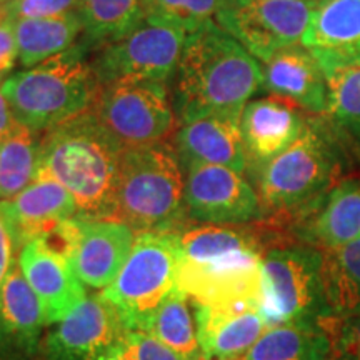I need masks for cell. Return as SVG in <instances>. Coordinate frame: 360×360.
<instances>
[{
    "label": "cell",
    "instance_id": "cell-1",
    "mask_svg": "<svg viewBox=\"0 0 360 360\" xmlns=\"http://www.w3.org/2000/svg\"><path fill=\"white\" fill-rule=\"evenodd\" d=\"M350 155L326 115L310 117L289 148L249 169L262 205L259 224L287 242L283 231L347 179Z\"/></svg>",
    "mask_w": 360,
    "mask_h": 360
},
{
    "label": "cell",
    "instance_id": "cell-2",
    "mask_svg": "<svg viewBox=\"0 0 360 360\" xmlns=\"http://www.w3.org/2000/svg\"><path fill=\"white\" fill-rule=\"evenodd\" d=\"M254 225L199 224L177 229V289L193 305L259 302L267 240L259 225Z\"/></svg>",
    "mask_w": 360,
    "mask_h": 360
},
{
    "label": "cell",
    "instance_id": "cell-3",
    "mask_svg": "<svg viewBox=\"0 0 360 360\" xmlns=\"http://www.w3.org/2000/svg\"><path fill=\"white\" fill-rule=\"evenodd\" d=\"M172 79L179 122L204 115L240 117L264 84L260 62L215 20L188 34Z\"/></svg>",
    "mask_w": 360,
    "mask_h": 360
},
{
    "label": "cell",
    "instance_id": "cell-4",
    "mask_svg": "<svg viewBox=\"0 0 360 360\" xmlns=\"http://www.w3.org/2000/svg\"><path fill=\"white\" fill-rule=\"evenodd\" d=\"M122 150L87 110L42 132L40 170L69 191L79 217L114 219Z\"/></svg>",
    "mask_w": 360,
    "mask_h": 360
},
{
    "label": "cell",
    "instance_id": "cell-5",
    "mask_svg": "<svg viewBox=\"0 0 360 360\" xmlns=\"http://www.w3.org/2000/svg\"><path fill=\"white\" fill-rule=\"evenodd\" d=\"M90 49L79 40L64 53L15 72L0 84L15 120L35 132L90 110L101 84L87 60Z\"/></svg>",
    "mask_w": 360,
    "mask_h": 360
},
{
    "label": "cell",
    "instance_id": "cell-6",
    "mask_svg": "<svg viewBox=\"0 0 360 360\" xmlns=\"http://www.w3.org/2000/svg\"><path fill=\"white\" fill-rule=\"evenodd\" d=\"M167 142L124 148L119 160L114 219L135 232H164L182 227L186 175Z\"/></svg>",
    "mask_w": 360,
    "mask_h": 360
},
{
    "label": "cell",
    "instance_id": "cell-7",
    "mask_svg": "<svg viewBox=\"0 0 360 360\" xmlns=\"http://www.w3.org/2000/svg\"><path fill=\"white\" fill-rule=\"evenodd\" d=\"M323 254L315 247L285 242L267 247L260 267L259 309L267 328L287 323H322L332 334L323 295Z\"/></svg>",
    "mask_w": 360,
    "mask_h": 360
},
{
    "label": "cell",
    "instance_id": "cell-8",
    "mask_svg": "<svg viewBox=\"0 0 360 360\" xmlns=\"http://www.w3.org/2000/svg\"><path fill=\"white\" fill-rule=\"evenodd\" d=\"M177 231L135 233L124 267L102 292L129 330H150L160 304L177 289Z\"/></svg>",
    "mask_w": 360,
    "mask_h": 360
},
{
    "label": "cell",
    "instance_id": "cell-9",
    "mask_svg": "<svg viewBox=\"0 0 360 360\" xmlns=\"http://www.w3.org/2000/svg\"><path fill=\"white\" fill-rule=\"evenodd\" d=\"M90 112L122 148L165 142L177 124L167 82L154 79L102 84Z\"/></svg>",
    "mask_w": 360,
    "mask_h": 360
},
{
    "label": "cell",
    "instance_id": "cell-10",
    "mask_svg": "<svg viewBox=\"0 0 360 360\" xmlns=\"http://www.w3.org/2000/svg\"><path fill=\"white\" fill-rule=\"evenodd\" d=\"M314 0H222L215 22L259 62L302 42Z\"/></svg>",
    "mask_w": 360,
    "mask_h": 360
},
{
    "label": "cell",
    "instance_id": "cell-11",
    "mask_svg": "<svg viewBox=\"0 0 360 360\" xmlns=\"http://www.w3.org/2000/svg\"><path fill=\"white\" fill-rule=\"evenodd\" d=\"M187 39L179 27L143 19L122 39L98 49L90 65L101 85L117 79L167 82L177 72Z\"/></svg>",
    "mask_w": 360,
    "mask_h": 360
},
{
    "label": "cell",
    "instance_id": "cell-12",
    "mask_svg": "<svg viewBox=\"0 0 360 360\" xmlns=\"http://www.w3.org/2000/svg\"><path fill=\"white\" fill-rule=\"evenodd\" d=\"M53 326L44 342L45 360H117L129 334L119 310L103 295L85 297Z\"/></svg>",
    "mask_w": 360,
    "mask_h": 360
},
{
    "label": "cell",
    "instance_id": "cell-13",
    "mask_svg": "<svg viewBox=\"0 0 360 360\" xmlns=\"http://www.w3.org/2000/svg\"><path fill=\"white\" fill-rule=\"evenodd\" d=\"M186 214L197 224L250 225L262 220L259 193L244 177L224 165L186 170Z\"/></svg>",
    "mask_w": 360,
    "mask_h": 360
},
{
    "label": "cell",
    "instance_id": "cell-14",
    "mask_svg": "<svg viewBox=\"0 0 360 360\" xmlns=\"http://www.w3.org/2000/svg\"><path fill=\"white\" fill-rule=\"evenodd\" d=\"M0 215L12 233L17 252L65 219L77 217L79 209L69 191L52 175L39 169L37 177L8 200H0Z\"/></svg>",
    "mask_w": 360,
    "mask_h": 360
},
{
    "label": "cell",
    "instance_id": "cell-15",
    "mask_svg": "<svg viewBox=\"0 0 360 360\" xmlns=\"http://www.w3.org/2000/svg\"><path fill=\"white\" fill-rule=\"evenodd\" d=\"M45 327L42 305L13 262L0 290V360H37Z\"/></svg>",
    "mask_w": 360,
    "mask_h": 360
},
{
    "label": "cell",
    "instance_id": "cell-16",
    "mask_svg": "<svg viewBox=\"0 0 360 360\" xmlns=\"http://www.w3.org/2000/svg\"><path fill=\"white\" fill-rule=\"evenodd\" d=\"M297 244L328 250L360 238V180L344 179L287 229Z\"/></svg>",
    "mask_w": 360,
    "mask_h": 360
},
{
    "label": "cell",
    "instance_id": "cell-17",
    "mask_svg": "<svg viewBox=\"0 0 360 360\" xmlns=\"http://www.w3.org/2000/svg\"><path fill=\"white\" fill-rule=\"evenodd\" d=\"M17 264L42 305L47 326L60 322L85 299V285L69 260L34 238L17 252Z\"/></svg>",
    "mask_w": 360,
    "mask_h": 360
},
{
    "label": "cell",
    "instance_id": "cell-18",
    "mask_svg": "<svg viewBox=\"0 0 360 360\" xmlns=\"http://www.w3.org/2000/svg\"><path fill=\"white\" fill-rule=\"evenodd\" d=\"M174 148L186 170L195 165H224L242 174L247 170L240 117L204 115L180 122Z\"/></svg>",
    "mask_w": 360,
    "mask_h": 360
},
{
    "label": "cell",
    "instance_id": "cell-19",
    "mask_svg": "<svg viewBox=\"0 0 360 360\" xmlns=\"http://www.w3.org/2000/svg\"><path fill=\"white\" fill-rule=\"evenodd\" d=\"M307 117L282 97L249 101L240 115V132L247 154V170L282 154L302 134Z\"/></svg>",
    "mask_w": 360,
    "mask_h": 360
},
{
    "label": "cell",
    "instance_id": "cell-20",
    "mask_svg": "<svg viewBox=\"0 0 360 360\" xmlns=\"http://www.w3.org/2000/svg\"><path fill=\"white\" fill-rule=\"evenodd\" d=\"M80 236L72 267L85 287L105 289L124 267L135 231L117 219L79 217Z\"/></svg>",
    "mask_w": 360,
    "mask_h": 360
},
{
    "label": "cell",
    "instance_id": "cell-21",
    "mask_svg": "<svg viewBox=\"0 0 360 360\" xmlns=\"http://www.w3.org/2000/svg\"><path fill=\"white\" fill-rule=\"evenodd\" d=\"M262 89L312 115H326L328 90L317 58L302 44L277 51L262 62Z\"/></svg>",
    "mask_w": 360,
    "mask_h": 360
},
{
    "label": "cell",
    "instance_id": "cell-22",
    "mask_svg": "<svg viewBox=\"0 0 360 360\" xmlns=\"http://www.w3.org/2000/svg\"><path fill=\"white\" fill-rule=\"evenodd\" d=\"M195 307L200 350L210 360H240L267 330L259 302Z\"/></svg>",
    "mask_w": 360,
    "mask_h": 360
},
{
    "label": "cell",
    "instance_id": "cell-23",
    "mask_svg": "<svg viewBox=\"0 0 360 360\" xmlns=\"http://www.w3.org/2000/svg\"><path fill=\"white\" fill-rule=\"evenodd\" d=\"M300 44L314 56L360 62V0H321Z\"/></svg>",
    "mask_w": 360,
    "mask_h": 360
},
{
    "label": "cell",
    "instance_id": "cell-24",
    "mask_svg": "<svg viewBox=\"0 0 360 360\" xmlns=\"http://www.w3.org/2000/svg\"><path fill=\"white\" fill-rule=\"evenodd\" d=\"M326 75L328 107L326 117L347 146L360 159V62H342L315 56Z\"/></svg>",
    "mask_w": 360,
    "mask_h": 360
},
{
    "label": "cell",
    "instance_id": "cell-25",
    "mask_svg": "<svg viewBox=\"0 0 360 360\" xmlns=\"http://www.w3.org/2000/svg\"><path fill=\"white\" fill-rule=\"evenodd\" d=\"M334 342L322 323L270 327L240 360H332Z\"/></svg>",
    "mask_w": 360,
    "mask_h": 360
},
{
    "label": "cell",
    "instance_id": "cell-26",
    "mask_svg": "<svg viewBox=\"0 0 360 360\" xmlns=\"http://www.w3.org/2000/svg\"><path fill=\"white\" fill-rule=\"evenodd\" d=\"M82 34L84 25L79 12L44 19L15 20L19 62L25 69L42 64L74 47Z\"/></svg>",
    "mask_w": 360,
    "mask_h": 360
},
{
    "label": "cell",
    "instance_id": "cell-27",
    "mask_svg": "<svg viewBox=\"0 0 360 360\" xmlns=\"http://www.w3.org/2000/svg\"><path fill=\"white\" fill-rule=\"evenodd\" d=\"M323 295L334 322L360 312V238L322 250Z\"/></svg>",
    "mask_w": 360,
    "mask_h": 360
},
{
    "label": "cell",
    "instance_id": "cell-28",
    "mask_svg": "<svg viewBox=\"0 0 360 360\" xmlns=\"http://www.w3.org/2000/svg\"><path fill=\"white\" fill-rule=\"evenodd\" d=\"M77 12L84 25L80 40L90 51L122 39L146 19L143 0H80Z\"/></svg>",
    "mask_w": 360,
    "mask_h": 360
},
{
    "label": "cell",
    "instance_id": "cell-29",
    "mask_svg": "<svg viewBox=\"0 0 360 360\" xmlns=\"http://www.w3.org/2000/svg\"><path fill=\"white\" fill-rule=\"evenodd\" d=\"M42 132L19 122L0 142V200H8L37 177Z\"/></svg>",
    "mask_w": 360,
    "mask_h": 360
},
{
    "label": "cell",
    "instance_id": "cell-30",
    "mask_svg": "<svg viewBox=\"0 0 360 360\" xmlns=\"http://www.w3.org/2000/svg\"><path fill=\"white\" fill-rule=\"evenodd\" d=\"M191 304V299L179 289L172 290L155 312L148 332L184 360H199L202 350Z\"/></svg>",
    "mask_w": 360,
    "mask_h": 360
},
{
    "label": "cell",
    "instance_id": "cell-31",
    "mask_svg": "<svg viewBox=\"0 0 360 360\" xmlns=\"http://www.w3.org/2000/svg\"><path fill=\"white\" fill-rule=\"evenodd\" d=\"M220 4L222 0H143V15L192 34L215 20Z\"/></svg>",
    "mask_w": 360,
    "mask_h": 360
},
{
    "label": "cell",
    "instance_id": "cell-32",
    "mask_svg": "<svg viewBox=\"0 0 360 360\" xmlns=\"http://www.w3.org/2000/svg\"><path fill=\"white\" fill-rule=\"evenodd\" d=\"M117 360H184L179 354L150 334L129 330L122 352Z\"/></svg>",
    "mask_w": 360,
    "mask_h": 360
},
{
    "label": "cell",
    "instance_id": "cell-33",
    "mask_svg": "<svg viewBox=\"0 0 360 360\" xmlns=\"http://www.w3.org/2000/svg\"><path fill=\"white\" fill-rule=\"evenodd\" d=\"M80 0H11L4 12L12 19H44L77 12Z\"/></svg>",
    "mask_w": 360,
    "mask_h": 360
},
{
    "label": "cell",
    "instance_id": "cell-34",
    "mask_svg": "<svg viewBox=\"0 0 360 360\" xmlns=\"http://www.w3.org/2000/svg\"><path fill=\"white\" fill-rule=\"evenodd\" d=\"M332 342V360H360V312L335 323Z\"/></svg>",
    "mask_w": 360,
    "mask_h": 360
},
{
    "label": "cell",
    "instance_id": "cell-35",
    "mask_svg": "<svg viewBox=\"0 0 360 360\" xmlns=\"http://www.w3.org/2000/svg\"><path fill=\"white\" fill-rule=\"evenodd\" d=\"M19 60L15 39V19L6 12L0 15V82H4Z\"/></svg>",
    "mask_w": 360,
    "mask_h": 360
},
{
    "label": "cell",
    "instance_id": "cell-36",
    "mask_svg": "<svg viewBox=\"0 0 360 360\" xmlns=\"http://www.w3.org/2000/svg\"><path fill=\"white\" fill-rule=\"evenodd\" d=\"M15 244H13L12 233L8 232L6 220L0 215V290H2L4 282H6V277L11 272L12 265L15 260H13V254H15Z\"/></svg>",
    "mask_w": 360,
    "mask_h": 360
},
{
    "label": "cell",
    "instance_id": "cell-37",
    "mask_svg": "<svg viewBox=\"0 0 360 360\" xmlns=\"http://www.w3.org/2000/svg\"><path fill=\"white\" fill-rule=\"evenodd\" d=\"M2 84V82H0ZM15 117L12 114L11 105H8L6 96H4L2 87H0V142L6 139V135L11 132V129L15 125Z\"/></svg>",
    "mask_w": 360,
    "mask_h": 360
},
{
    "label": "cell",
    "instance_id": "cell-38",
    "mask_svg": "<svg viewBox=\"0 0 360 360\" xmlns=\"http://www.w3.org/2000/svg\"><path fill=\"white\" fill-rule=\"evenodd\" d=\"M11 2V0H0V7H4V6H7V4Z\"/></svg>",
    "mask_w": 360,
    "mask_h": 360
},
{
    "label": "cell",
    "instance_id": "cell-39",
    "mask_svg": "<svg viewBox=\"0 0 360 360\" xmlns=\"http://www.w3.org/2000/svg\"><path fill=\"white\" fill-rule=\"evenodd\" d=\"M199 360H210V359H207V357H204V355H202V357H200Z\"/></svg>",
    "mask_w": 360,
    "mask_h": 360
},
{
    "label": "cell",
    "instance_id": "cell-40",
    "mask_svg": "<svg viewBox=\"0 0 360 360\" xmlns=\"http://www.w3.org/2000/svg\"><path fill=\"white\" fill-rule=\"evenodd\" d=\"M2 12H4V7H0V15H2Z\"/></svg>",
    "mask_w": 360,
    "mask_h": 360
},
{
    "label": "cell",
    "instance_id": "cell-41",
    "mask_svg": "<svg viewBox=\"0 0 360 360\" xmlns=\"http://www.w3.org/2000/svg\"><path fill=\"white\" fill-rule=\"evenodd\" d=\"M314 2H321V0H314Z\"/></svg>",
    "mask_w": 360,
    "mask_h": 360
}]
</instances>
